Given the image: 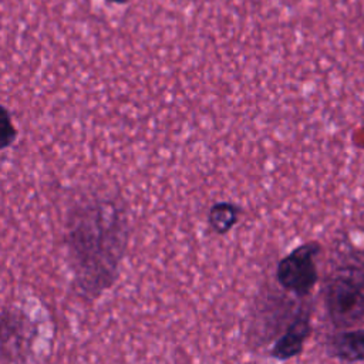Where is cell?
I'll return each instance as SVG.
<instances>
[{
  "mask_svg": "<svg viewBox=\"0 0 364 364\" xmlns=\"http://www.w3.org/2000/svg\"><path fill=\"white\" fill-rule=\"evenodd\" d=\"M128 240L129 219L119 200L92 196L68 210L64 247L73 289L80 297L97 300L115 284Z\"/></svg>",
  "mask_w": 364,
  "mask_h": 364,
  "instance_id": "obj_1",
  "label": "cell"
},
{
  "mask_svg": "<svg viewBox=\"0 0 364 364\" xmlns=\"http://www.w3.org/2000/svg\"><path fill=\"white\" fill-rule=\"evenodd\" d=\"M318 252L320 245L317 242H306L284 256L276 267L279 284L299 297L310 294L318 280L316 264Z\"/></svg>",
  "mask_w": 364,
  "mask_h": 364,
  "instance_id": "obj_4",
  "label": "cell"
},
{
  "mask_svg": "<svg viewBox=\"0 0 364 364\" xmlns=\"http://www.w3.org/2000/svg\"><path fill=\"white\" fill-rule=\"evenodd\" d=\"M326 351L338 361H364V330L343 328L336 331L327 338Z\"/></svg>",
  "mask_w": 364,
  "mask_h": 364,
  "instance_id": "obj_6",
  "label": "cell"
},
{
  "mask_svg": "<svg viewBox=\"0 0 364 364\" xmlns=\"http://www.w3.org/2000/svg\"><path fill=\"white\" fill-rule=\"evenodd\" d=\"M324 304L336 328L358 326L364 320V270L343 266L333 272L324 289Z\"/></svg>",
  "mask_w": 364,
  "mask_h": 364,
  "instance_id": "obj_2",
  "label": "cell"
},
{
  "mask_svg": "<svg viewBox=\"0 0 364 364\" xmlns=\"http://www.w3.org/2000/svg\"><path fill=\"white\" fill-rule=\"evenodd\" d=\"M310 330V314L307 311H299V314L290 321L287 330L274 343L269 355L280 361L299 355L303 351Z\"/></svg>",
  "mask_w": 364,
  "mask_h": 364,
  "instance_id": "obj_5",
  "label": "cell"
},
{
  "mask_svg": "<svg viewBox=\"0 0 364 364\" xmlns=\"http://www.w3.org/2000/svg\"><path fill=\"white\" fill-rule=\"evenodd\" d=\"M237 219H239L237 206L233 203L220 202V203H215L210 208L209 216H208V223L213 232L223 235V233L229 232L236 225Z\"/></svg>",
  "mask_w": 364,
  "mask_h": 364,
  "instance_id": "obj_7",
  "label": "cell"
},
{
  "mask_svg": "<svg viewBox=\"0 0 364 364\" xmlns=\"http://www.w3.org/2000/svg\"><path fill=\"white\" fill-rule=\"evenodd\" d=\"M36 331L33 320L21 309L0 306V363L28 361Z\"/></svg>",
  "mask_w": 364,
  "mask_h": 364,
  "instance_id": "obj_3",
  "label": "cell"
},
{
  "mask_svg": "<svg viewBox=\"0 0 364 364\" xmlns=\"http://www.w3.org/2000/svg\"><path fill=\"white\" fill-rule=\"evenodd\" d=\"M105 1L114 3V4H125V3H128V1H131V0H105Z\"/></svg>",
  "mask_w": 364,
  "mask_h": 364,
  "instance_id": "obj_9",
  "label": "cell"
},
{
  "mask_svg": "<svg viewBox=\"0 0 364 364\" xmlns=\"http://www.w3.org/2000/svg\"><path fill=\"white\" fill-rule=\"evenodd\" d=\"M18 136V131L14 125L11 112L0 102V151L10 148Z\"/></svg>",
  "mask_w": 364,
  "mask_h": 364,
  "instance_id": "obj_8",
  "label": "cell"
}]
</instances>
